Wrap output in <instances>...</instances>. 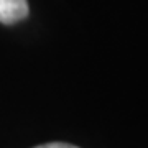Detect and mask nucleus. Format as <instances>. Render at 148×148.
<instances>
[{"label":"nucleus","mask_w":148,"mask_h":148,"mask_svg":"<svg viewBox=\"0 0 148 148\" xmlns=\"http://www.w3.org/2000/svg\"><path fill=\"white\" fill-rule=\"evenodd\" d=\"M35 148H79V147H74L71 143H64V142H51V143H45V145H38Z\"/></svg>","instance_id":"obj_2"},{"label":"nucleus","mask_w":148,"mask_h":148,"mask_svg":"<svg viewBox=\"0 0 148 148\" xmlns=\"http://www.w3.org/2000/svg\"><path fill=\"white\" fill-rule=\"evenodd\" d=\"M27 0H0V23L13 25L28 16Z\"/></svg>","instance_id":"obj_1"}]
</instances>
